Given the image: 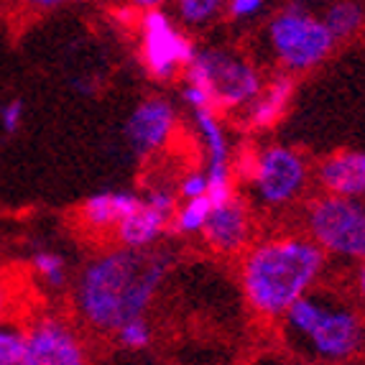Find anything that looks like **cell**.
<instances>
[{"label": "cell", "mask_w": 365, "mask_h": 365, "mask_svg": "<svg viewBox=\"0 0 365 365\" xmlns=\"http://www.w3.org/2000/svg\"><path fill=\"white\" fill-rule=\"evenodd\" d=\"M166 268L169 258L164 253H146L128 245L95 258L79 279V314L92 329L115 332L123 322L148 309Z\"/></svg>", "instance_id": "cell-1"}, {"label": "cell", "mask_w": 365, "mask_h": 365, "mask_svg": "<svg viewBox=\"0 0 365 365\" xmlns=\"http://www.w3.org/2000/svg\"><path fill=\"white\" fill-rule=\"evenodd\" d=\"M324 250L309 240L281 237L258 245L243 263V292L248 304L266 317L287 314L317 281Z\"/></svg>", "instance_id": "cell-2"}, {"label": "cell", "mask_w": 365, "mask_h": 365, "mask_svg": "<svg viewBox=\"0 0 365 365\" xmlns=\"http://www.w3.org/2000/svg\"><path fill=\"white\" fill-rule=\"evenodd\" d=\"M289 327L304 337L312 353L324 360L353 358L363 345V327L353 312L332 309L317 299L299 297L287 309Z\"/></svg>", "instance_id": "cell-3"}, {"label": "cell", "mask_w": 365, "mask_h": 365, "mask_svg": "<svg viewBox=\"0 0 365 365\" xmlns=\"http://www.w3.org/2000/svg\"><path fill=\"white\" fill-rule=\"evenodd\" d=\"M187 85L205 90L212 108H237L261 95V77L248 61L227 51L210 49L187 64Z\"/></svg>", "instance_id": "cell-4"}, {"label": "cell", "mask_w": 365, "mask_h": 365, "mask_svg": "<svg viewBox=\"0 0 365 365\" xmlns=\"http://www.w3.org/2000/svg\"><path fill=\"white\" fill-rule=\"evenodd\" d=\"M309 232L322 250L365 261V207L355 197L332 195L309 207Z\"/></svg>", "instance_id": "cell-5"}, {"label": "cell", "mask_w": 365, "mask_h": 365, "mask_svg": "<svg viewBox=\"0 0 365 365\" xmlns=\"http://www.w3.org/2000/svg\"><path fill=\"white\" fill-rule=\"evenodd\" d=\"M271 43L281 64L292 72L317 67L332 51L335 36L329 34L324 21L307 16L299 6L276 16L271 24Z\"/></svg>", "instance_id": "cell-6"}, {"label": "cell", "mask_w": 365, "mask_h": 365, "mask_svg": "<svg viewBox=\"0 0 365 365\" xmlns=\"http://www.w3.org/2000/svg\"><path fill=\"white\" fill-rule=\"evenodd\" d=\"M140 61L151 77L171 79L195 59V43L169 21L166 13L151 8L140 16Z\"/></svg>", "instance_id": "cell-7"}, {"label": "cell", "mask_w": 365, "mask_h": 365, "mask_svg": "<svg viewBox=\"0 0 365 365\" xmlns=\"http://www.w3.org/2000/svg\"><path fill=\"white\" fill-rule=\"evenodd\" d=\"M304 177L307 166L302 156L284 146L266 148L258 153L253 174H250L261 200L268 205H284L292 197H297L302 184H304Z\"/></svg>", "instance_id": "cell-8"}, {"label": "cell", "mask_w": 365, "mask_h": 365, "mask_svg": "<svg viewBox=\"0 0 365 365\" xmlns=\"http://www.w3.org/2000/svg\"><path fill=\"white\" fill-rule=\"evenodd\" d=\"M85 360L79 337L61 319L41 317L29 324L24 365H82Z\"/></svg>", "instance_id": "cell-9"}, {"label": "cell", "mask_w": 365, "mask_h": 365, "mask_svg": "<svg viewBox=\"0 0 365 365\" xmlns=\"http://www.w3.org/2000/svg\"><path fill=\"white\" fill-rule=\"evenodd\" d=\"M174 123H177V115H174V108L166 100L153 98L140 103L128 120L130 146L140 156H148V153L164 148L171 130H174Z\"/></svg>", "instance_id": "cell-10"}, {"label": "cell", "mask_w": 365, "mask_h": 365, "mask_svg": "<svg viewBox=\"0 0 365 365\" xmlns=\"http://www.w3.org/2000/svg\"><path fill=\"white\" fill-rule=\"evenodd\" d=\"M200 232H205V240L220 253H232V250L243 248L250 235L248 210L240 200L230 197L227 202L212 207Z\"/></svg>", "instance_id": "cell-11"}, {"label": "cell", "mask_w": 365, "mask_h": 365, "mask_svg": "<svg viewBox=\"0 0 365 365\" xmlns=\"http://www.w3.org/2000/svg\"><path fill=\"white\" fill-rule=\"evenodd\" d=\"M319 182L327 192L342 197H365V153L342 151L319 166Z\"/></svg>", "instance_id": "cell-12"}, {"label": "cell", "mask_w": 365, "mask_h": 365, "mask_svg": "<svg viewBox=\"0 0 365 365\" xmlns=\"http://www.w3.org/2000/svg\"><path fill=\"white\" fill-rule=\"evenodd\" d=\"M171 220V215H166L164 210L153 207L148 200H140L138 207L130 210L125 217L118 222L115 232L118 240L128 248H148L161 232H164L166 222Z\"/></svg>", "instance_id": "cell-13"}, {"label": "cell", "mask_w": 365, "mask_h": 365, "mask_svg": "<svg viewBox=\"0 0 365 365\" xmlns=\"http://www.w3.org/2000/svg\"><path fill=\"white\" fill-rule=\"evenodd\" d=\"M138 197L125 195V192H103V195L85 200L77 215L82 220V225L90 227V230H108V227H118V222L130 210L138 207Z\"/></svg>", "instance_id": "cell-14"}, {"label": "cell", "mask_w": 365, "mask_h": 365, "mask_svg": "<svg viewBox=\"0 0 365 365\" xmlns=\"http://www.w3.org/2000/svg\"><path fill=\"white\" fill-rule=\"evenodd\" d=\"M292 95H294V79L276 77L274 82L268 85V90L256 100L253 110H250V115H248L250 128H256V130L271 128V125L287 113L289 103H292Z\"/></svg>", "instance_id": "cell-15"}, {"label": "cell", "mask_w": 365, "mask_h": 365, "mask_svg": "<svg viewBox=\"0 0 365 365\" xmlns=\"http://www.w3.org/2000/svg\"><path fill=\"white\" fill-rule=\"evenodd\" d=\"M26 332H29V324H24L19 309H13L0 319V365H24Z\"/></svg>", "instance_id": "cell-16"}, {"label": "cell", "mask_w": 365, "mask_h": 365, "mask_svg": "<svg viewBox=\"0 0 365 365\" xmlns=\"http://www.w3.org/2000/svg\"><path fill=\"white\" fill-rule=\"evenodd\" d=\"M195 120H197V128H200L202 138L207 143V151H210V166H225L227 164V138L220 128L217 118L212 115V110H195Z\"/></svg>", "instance_id": "cell-17"}, {"label": "cell", "mask_w": 365, "mask_h": 365, "mask_svg": "<svg viewBox=\"0 0 365 365\" xmlns=\"http://www.w3.org/2000/svg\"><path fill=\"white\" fill-rule=\"evenodd\" d=\"M324 26H327L329 34H332L335 38H345L363 26V11H360L358 3L340 0V3H335V6L327 11V16H324Z\"/></svg>", "instance_id": "cell-18"}, {"label": "cell", "mask_w": 365, "mask_h": 365, "mask_svg": "<svg viewBox=\"0 0 365 365\" xmlns=\"http://www.w3.org/2000/svg\"><path fill=\"white\" fill-rule=\"evenodd\" d=\"M212 200L207 195H200V197H192L187 200L182 210L177 212L174 217V230L177 232H200L207 222V215L212 212Z\"/></svg>", "instance_id": "cell-19"}, {"label": "cell", "mask_w": 365, "mask_h": 365, "mask_svg": "<svg viewBox=\"0 0 365 365\" xmlns=\"http://www.w3.org/2000/svg\"><path fill=\"white\" fill-rule=\"evenodd\" d=\"M113 335L118 337V345L125 347V350H146V347L151 345V337H153L151 327H148V322L143 319V314L133 317V319H128V322H123Z\"/></svg>", "instance_id": "cell-20"}, {"label": "cell", "mask_w": 365, "mask_h": 365, "mask_svg": "<svg viewBox=\"0 0 365 365\" xmlns=\"http://www.w3.org/2000/svg\"><path fill=\"white\" fill-rule=\"evenodd\" d=\"M24 274L21 271H0V319L19 309L24 302Z\"/></svg>", "instance_id": "cell-21"}, {"label": "cell", "mask_w": 365, "mask_h": 365, "mask_svg": "<svg viewBox=\"0 0 365 365\" xmlns=\"http://www.w3.org/2000/svg\"><path fill=\"white\" fill-rule=\"evenodd\" d=\"M220 6H222V0H177L179 16L187 24H205L217 13Z\"/></svg>", "instance_id": "cell-22"}, {"label": "cell", "mask_w": 365, "mask_h": 365, "mask_svg": "<svg viewBox=\"0 0 365 365\" xmlns=\"http://www.w3.org/2000/svg\"><path fill=\"white\" fill-rule=\"evenodd\" d=\"M34 268L49 281L51 287H61L64 284V261L56 253H38L34 258Z\"/></svg>", "instance_id": "cell-23"}, {"label": "cell", "mask_w": 365, "mask_h": 365, "mask_svg": "<svg viewBox=\"0 0 365 365\" xmlns=\"http://www.w3.org/2000/svg\"><path fill=\"white\" fill-rule=\"evenodd\" d=\"M21 118H24V103H21V100H13V103H8L6 108H3L0 120H3L6 133H16V130H19Z\"/></svg>", "instance_id": "cell-24"}, {"label": "cell", "mask_w": 365, "mask_h": 365, "mask_svg": "<svg viewBox=\"0 0 365 365\" xmlns=\"http://www.w3.org/2000/svg\"><path fill=\"white\" fill-rule=\"evenodd\" d=\"M179 192H182L187 200H192V197H200L207 192V177L205 174H189V177L182 179V184H179Z\"/></svg>", "instance_id": "cell-25"}, {"label": "cell", "mask_w": 365, "mask_h": 365, "mask_svg": "<svg viewBox=\"0 0 365 365\" xmlns=\"http://www.w3.org/2000/svg\"><path fill=\"white\" fill-rule=\"evenodd\" d=\"M263 6V0H230V11L235 19H245V16H253L258 8Z\"/></svg>", "instance_id": "cell-26"}, {"label": "cell", "mask_w": 365, "mask_h": 365, "mask_svg": "<svg viewBox=\"0 0 365 365\" xmlns=\"http://www.w3.org/2000/svg\"><path fill=\"white\" fill-rule=\"evenodd\" d=\"M26 3L36 8H54V6H59V3H64V0H26Z\"/></svg>", "instance_id": "cell-27"}, {"label": "cell", "mask_w": 365, "mask_h": 365, "mask_svg": "<svg viewBox=\"0 0 365 365\" xmlns=\"http://www.w3.org/2000/svg\"><path fill=\"white\" fill-rule=\"evenodd\" d=\"M133 3L140 8H156V6H161V3H166V0H133Z\"/></svg>", "instance_id": "cell-28"}, {"label": "cell", "mask_w": 365, "mask_h": 365, "mask_svg": "<svg viewBox=\"0 0 365 365\" xmlns=\"http://www.w3.org/2000/svg\"><path fill=\"white\" fill-rule=\"evenodd\" d=\"M358 287H360V292H363V297H365V266L360 268V274H358Z\"/></svg>", "instance_id": "cell-29"}]
</instances>
